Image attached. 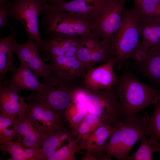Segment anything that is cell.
Returning a JSON list of instances; mask_svg holds the SVG:
<instances>
[{
	"label": "cell",
	"instance_id": "5b68a950",
	"mask_svg": "<svg viewBox=\"0 0 160 160\" xmlns=\"http://www.w3.org/2000/svg\"><path fill=\"white\" fill-rule=\"evenodd\" d=\"M41 27L45 34L55 33L83 36L92 34V18L67 12L54 10L43 6Z\"/></svg>",
	"mask_w": 160,
	"mask_h": 160
},
{
	"label": "cell",
	"instance_id": "83f0119b",
	"mask_svg": "<svg viewBox=\"0 0 160 160\" xmlns=\"http://www.w3.org/2000/svg\"><path fill=\"white\" fill-rule=\"evenodd\" d=\"M17 116L1 113L0 115V144L11 141L14 139L15 130L9 129Z\"/></svg>",
	"mask_w": 160,
	"mask_h": 160
},
{
	"label": "cell",
	"instance_id": "9c48e42d",
	"mask_svg": "<svg viewBox=\"0 0 160 160\" xmlns=\"http://www.w3.org/2000/svg\"><path fill=\"white\" fill-rule=\"evenodd\" d=\"M24 115L46 137L62 126V118L46 102L31 101L25 103Z\"/></svg>",
	"mask_w": 160,
	"mask_h": 160
},
{
	"label": "cell",
	"instance_id": "f1b7e54d",
	"mask_svg": "<svg viewBox=\"0 0 160 160\" xmlns=\"http://www.w3.org/2000/svg\"><path fill=\"white\" fill-rule=\"evenodd\" d=\"M141 144L139 148L126 160H152L153 153L156 152V148L151 145L148 137H143L140 140Z\"/></svg>",
	"mask_w": 160,
	"mask_h": 160
},
{
	"label": "cell",
	"instance_id": "1f68e13d",
	"mask_svg": "<svg viewBox=\"0 0 160 160\" xmlns=\"http://www.w3.org/2000/svg\"><path fill=\"white\" fill-rule=\"evenodd\" d=\"M24 160H43L41 148H24Z\"/></svg>",
	"mask_w": 160,
	"mask_h": 160
},
{
	"label": "cell",
	"instance_id": "5bb4252c",
	"mask_svg": "<svg viewBox=\"0 0 160 160\" xmlns=\"http://www.w3.org/2000/svg\"><path fill=\"white\" fill-rule=\"evenodd\" d=\"M24 113L18 115L15 121L13 139L26 148H41L47 137L36 129Z\"/></svg>",
	"mask_w": 160,
	"mask_h": 160
},
{
	"label": "cell",
	"instance_id": "ba28073f",
	"mask_svg": "<svg viewBox=\"0 0 160 160\" xmlns=\"http://www.w3.org/2000/svg\"><path fill=\"white\" fill-rule=\"evenodd\" d=\"M126 0H103L92 18L91 33L108 42L121 26Z\"/></svg>",
	"mask_w": 160,
	"mask_h": 160
},
{
	"label": "cell",
	"instance_id": "d6986e66",
	"mask_svg": "<svg viewBox=\"0 0 160 160\" xmlns=\"http://www.w3.org/2000/svg\"><path fill=\"white\" fill-rule=\"evenodd\" d=\"M15 24L10 28V32L7 36L0 39V81L5 79L7 73L12 72L15 68L13 54L15 38L18 34Z\"/></svg>",
	"mask_w": 160,
	"mask_h": 160
},
{
	"label": "cell",
	"instance_id": "6da1fadb",
	"mask_svg": "<svg viewBox=\"0 0 160 160\" xmlns=\"http://www.w3.org/2000/svg\"><path fill=\"white\" fill-rule=\"evenodd\" d=\"M116 84L125 121L151 105L160 97L158 89L140 81L130 71L127 62Z\"/></svg>",
	"mask_w": 160,
	"mask_h": 160
},
{
	"label": "cell",
	"instance_id": "e0dca14e",
	"mask_svg": "<svg viewBox=\"0 0 160 160\" xmlns=\"http://www.w3.org/2000/svg\"><path fill=\"white\" fill-rule=\"evenodd\" d=\"M138 26L142 38L140 51L146 52L160 46V17L138 19Z\"/></svg>",
	"mask_w": 160,
	"mask_h": 160
},
{
	"label": "cell",
	"instance_id": "7a4b0ae2",
	"mask_svg": "<svg viewBox=\"0 0 160 160\" xmlns=\"http://www.w3.org/2000/svg\"><path fill=\"white\" fill-rule=\"evenodd\" d=\"M148 115L145 112L114 125L116 130L106 143L105 152L108 157L126 160L137 142L147 136L145 120Z\"/></svg>",
	"mask_w": 160,
	"mask_h": 160
},
{
	"label": "cell",
	"instance_id": "7c38bea8",
	"mask_svg": "<svg viewBox=\"0 0 160 160\" xmlns=\"http://www.w3.org/2000/svg\"><path fill=\"white\" fill-rule=\"evenodd\" d=\"M133 61L131 68L147 77L152 86L158 89L160 87V46L151 48L142 58Z\"/></svg>",
	"mask_w": 160,
	"mask_h": 160
},
{
	"label": "cell",
	"instance_id": "cb8c5ba5",
	"mask_svg": "<svg viewBox=\"0 0 160 160\" xmlns=\"http://www.w3.org/2000/svg\"><path fill=\"white\" fill-rule=\"evenodd\" d=\"M109 124L112 125L107 116L88 113L77 128V136L81 137L82 139H84L99 127Z\"/></svg>",
	"mask_w": 160,
	"mask_h": 160
},
{
	"label": "cell",
	"instance_id": "7402d4cb",
	"mask_svg": "<svg viewBox=\"0 0 160 160\" xmlns=\"http://www.w3.org/2000/svg\"><path fill=\"white\" fill-rule=\"evenodd\" d=\"M76 133L68 126H62L47 137L41 148L43 160H47L64 142L72 140L77 137Z\"/></svg>",
	"mask_w": 160,
	"mask_h": 160
},
{
	"label": "cell",
	"instance_id": "9a60e30c",
	"mask_svg": "<svg viewBox=\"0 0 160 160\" xmlns=\"http://www.w3.org/2000/svg\"><path fill=\"white\" fill-rule=\"evenodd\" d=\"M43 39L45 51L50 56H77L80 46L78 36L55 33Z\"/></svg>",
	"mask_w": 160,
	"mask_h": 160
},
{
	"label": "cell",
	"instance_id": "d590c367",
	"mask_svg": "<svg viewBox=\"0 0 160 160\" xmlns=\"http://www.w3.org/2000/svg\"><path fill=\"white\" fill-rule=\"evenodd\" d=\"M159 91V94L160 96V87L158 89Z\"/></svg>",
	"mask_w": 160,
	"mask_h": 160
},
{
	"label": "cell",
	"instance_id": "f546056e",
	"mask_svg": "<svg viewBox=\"0 0 160 160\" xmlns=\"http://www.w3.org/2000/svg\"><path fill=\"white\" fill-rule=\"evenodd\" d=\"M22 146L20 143L11 140L0 144V150L3 153H8L11 155L8 160H24Z\"/></svg>",
	"mask_w": 160,
	"mask_h": 160
},
{
	"label": "cell",
	"instance_id": "ac0fdd59",
	"mask_svg": "<svg viewBox=\"0 0 160 160\" xmlns=\"http://www.w3.org/2000/svg\"><path fill=\"white\" fill-rule=\"evenodd\" d=\"M17 91L2 81L0 82V110L1 113L17 116L25 113L24 97L17 95Z\"/></svg>",
	"mask_w": 160,
	"mask_h": 160
},
{
	"label": "cell",
	"instance_id": "277c9868",
	"mask_svg": "<svg viewBox=\"0 0 160 160\" xmlns=\"http://www.w3.org/2000/svg\"><path fill=\"white\" fill-rule=\"evenodd\" d=\"M81 81L62 77L53 72L43 78V89L41 92H33L24 100L46 103L55 112L65 119L64 114L72 101V94L80 86Z\"/></svg>",
	"mask_w": 160,
	"mask_h": 160
},
{
	"label": "cell",
	"instance_id": "836d02e7",
	"mask_svg": "<svg viewBox=\"0 0 160 160\" xmlns=\"http://www.w3.org/2000/svg\"><path fill=\"white\" fill-rule=\"evenodd\" d=\"M9 1L10 0H0V4L5 3Z\"/></svg>",
	"mask_w": 160,
	"mask_h": 160
},
{
	"label": "cell",
	"instance_id": "d6a6232c",
	"mask_svg": "<svg viewBox=\"0 0 160 160\" xmlns=\"http://www.w3.org/2000/svg\"><path fill=\"white\" fill-rule=\"evenodd\" d=\"M44 6L47 5H54L61 4L66 0H39Z\"/></svg>",
	"mask_w": 160,
	"mask_h": 160
},
{
	"label": "cell",
	"instance_id": "4dcf8cb0",
	"mask_svg": "<svg viewBox=\"0 0 160 160\" xmlns=\"http://www.w3.org/2000/svg\"><path fill=\"white\" fill-rule=\"evenodd\" d=\"M12 1H9L7 2L0 4V27H9L12 25L9 23L8 17L9 11L11 6Z\"/></svg>",
	"mask_w": 160,
	"mask_h": 160
},
{
	"label": "cell",
	"instance_id": "ffe728a7",
	"mask_svg": "<svg viewBox=\"0 0 160 160\" xmlns=\"http://www.w3.org/2000/svg\"><path fill=\"white\" fill-rule=\"evenodd\" d=\"M103 0H72L59 4L45 5L53 10L70 12L87 15L92 18L102 4Z\"/></svg>",
	"mask_w": 160,
	"mask_h": 160
},
{
	"label": "cell",
	"instance_id": "8d00e7d4",
	"mask_svg": "<svg viewBox=\"0 0 160 160\" xmlns=\"http://www.w3.org/2000/svg\"><path fill=\"white\" fill-rule=\"evenodd\" d=\"M13 0H11V1H13Z\"/></svg>",
	"mask_w": 160,
	"mask_h": 160
},
{
	"label": "cell",
	"instance_id": "603a6c76",
	"mask_svg": "<svg viewBox=\"0 0 160 160\" xmlns=\"http://www.w3.org/2000/svg\"><path fill=\"white\" fill-rule=\"evenodd\" d=\"M154 110L152 115H148L145 120L148 131L147 137L154 147L160 146L158 140H160V97L153 105Z\"/></svg>",
	"mask_w": 160,
	"mask_h": 160
},
{
	"label": "cell",
	"instance_id": "8fae6325",
	"mask_svg": "<svg viewBox=\"0 0 160 160\" xmlns=\"http://www.w3.org/2000/svg\"><path fill=\"white\" fill-rule=\"evenodd\" d=\"M115 59L112 58L99 66L92 68L87 72L81 82L83 86L90 89L101 90L110 88L115 86L117 75L114 71Z\"/></svg>",
	"mask_w": 160,
	"mask_h": 160
},
{
	"label": "cell",
	"instance_id": "4316f807",
	"mask_svg": "<svg viewBox=\"0 0 160 160\" xmlns=\"http://www.w3.org/2000/svg\"><path fill=\"white\" fill-rule=\"evenodd\" d=\"M138 19L160 17V0H135Z\"/></svg>",
	"mask_w": 160,
	"mask_h": 160
},
{
	"label": "cell",
	"instance_id": "74e56055",
	"mask_svg": "<svg viewBox=\"0 0 160 160\" xmlns=\"http://www.w3.org/2000/svg\"><path fill=\"white\" fill-rule=\"evenodd\" d=\"M14 0H13V1H14Z\"/></svg>",
	"mask_w": 160,
	"mask_h": 160
},
{
	"label": "cell",
	"instance_id": "8992f818",
	"mask_svg": "<svg viewBox=\"0 0 160 160\" xmlns=\"http://www.w3.org/2000/svg\"><path fill=\"white\" fill-rule=\"evenodd\" d=\"M80 90L79 102L84 103L89 113L107 116L113 126L125 121L116 85L101 90L90 89L82 85Z\"/></svg>",
	"mask_w": 160,
	"mask_h": 160
},
{
	"label": "cell",
	"instance_id": "e575fe53",
	"mask_svg": "<svg viewBox=\"0 0 160 160\" xmlns=\"http://www.w3.org/2000/svg\"><path fill=\"white\" fill-rule=\"evenodd\" d=\"M156 152H158L160 154V148L158 147L156 148Z\"/></svg>",
	"mask_w": 160,
	"mask_h": 160
},
{
	"label": "cell",
	"instance_id": "d4e9b609",
	"mask_svg": "<svg viewBox=\"0 0 160 160\" xmlns=\"http://www.w3.org/2000/svg\"><path fill=\"white\" fill-rule=\"evenodd\" d=\"M88 113L84 103L72 101L65 112V118L68 127L76 133L80 124Z\"/></svg>",
	"mask_w": 160,
	"mask_h": 160
},
{
	"label": "cell",
	"instance_id": "484cf974",
	"mask_svg": "<svg viewBox=\"0 0 160 160\" xmlns=\"http://www.w3.org/2000/svg\"><path fill=\"white\" fill-rule=\"evenodd\" d=\"M82 138L77 136L69 140L68 143L57 150L47 160H75V154L83 150L80 142Z\"/></svg>",
	"mask_w": 160,
	"mask_h": 160
},
{
	"label": "cell",
	"instance_id": "3957f363",
	"mask_svg": "<svg viewBox=\"0 0 160 160\" xmlns=\"http://www.w3.org/2000/svg\"><path fill=\"white\" fill-rule=\"evenodd\" d=\"M138 18L134 8L123 12L122 22L119 29L109 41L116 61V69L120 71L125 61L132 59L139 48L140 35Z\"/></svg>",
	"mask_w": 160,
	"mask_h": 160
},
{
	"label": "cell",
	"instance_id": "2e32d148",
	"mask_svg": "<svg viewBox=\"0 0 160 160\" xmlns=\"http://www.w3.org/2000/svg\"><path fill=\"white\" fill-rule=\"evenodd\" d=\"M20 64L12 72V75L9 78L1 81L10 87L18 92L27 90L31 92L42 91L43 84L28 66L24 63L20 61Z\"/></svg>",
	"mask_w": 160,
	"mask_h": 160
},
{
	"label": "cell",
	"instance_id": "44dd1931",
	"mask_svg": "<svg viewBox=\"0 0 160 160\" xmlns=\"http://www.w3.org/2000/svg\"><path fill=\"white\" fill-rule=\"evenodd\" d=\"M116 129V127L109 124L99 127L87 137L81 139L83 150L92 152H105L106 142Z\"/></svg>",
	"mask_w": 160,
	"mask_h": 160
},
{
	"label": "cell",
	"instance_id": "4fadbf2b",
	"mask_svg": "<svg viewBox=\"0 0 160 160\" xmlns=\"http://www.w3.org/2000/svg\"><path fill=\"white\" fill-rule=\"evenodd\" d=\"M50 59L52 72L68 79L81 81L87 71L77 56H51Z\"/></svg>",
	"mask_w": 160,
	"mask_h": 160
},
{
	"label": "cell",
	"instance_id": "30bf717a",
	"mask_svg": "<svg viewBox=\"0 0 160 160\" xmlns=\"http://www.w3.org/2000/svg\"><path fill=\"white\" fill-rule=\"evenodd\" d=\"M14 47L20 61L25 63L38 79L52 72L49 63L46 64L41 58L33 40L28 39L25 42L18 44L15 40Z\"/></svg>",
	"mask_w": 160,
	"mask_h": 160
},
{
	"label": "cell",
	"instance_id": "52a82bcc",
	"mask_svg": "<svg viewBox=\"0 0 160 160\" xmlns=\"http://www.w3.org/2000/svg\"><path fill=\"white\" fill-rule=\"evenodd\" d=\"M44 5L39 0H15L12 1L9 15L13 20L20 22L25 31L28 39L35 41L44 59L50 57L44 49L43 39L40 33L38 18Z\"/></svg>",
	"mask_w": 160,
	"mask_h": 160
}]
</instances>
